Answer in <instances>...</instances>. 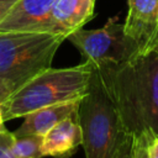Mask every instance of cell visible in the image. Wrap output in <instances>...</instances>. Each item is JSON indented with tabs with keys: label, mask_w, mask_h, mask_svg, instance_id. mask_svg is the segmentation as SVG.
Returning <instances> with one entry per match:
<instances>
[{
	"label": "cell",
	"mask_w": 158,
	"mask_h": 158,
	"mask_svg": "<svg viewBox=\"0 0 158 158\" xmlns=\"http://www.w3.org/2000/svg\"><path fill=\"white\" fill-rule=\"evenodd\" d=\"M98 68L128 135L158 137V48L121 64Z\"/></svg>",
	"instance_id": "6da1fadb"
},
{
	"label": "cell",
	"mask_w": 158,
	"mask_h": 158,
	"mask_svg": "<svg viewBox=\"0 0 158 158\" xmlns=\"http://www.w3.org/2000/svg\"><path fill=\"white\" fill-rule=\"evenodd\" d=\"M78 121L85 158H115L128 136L101 72L93 67L89 88L80 99Z\"/></svg>",
	"instance_id": "7a4b0ae2"
},
{
	"label": "cell",
	"mask_w": 158,
	"mask_h": 158,
	"mask_svg": "<svg viewBox=\"0 0 158 158\" xmlns=\"http://www.w3.org/2000/svg\"><path fill=\"white\" fill-rule=\"evenodd\" d=\"M91 73L89 62L67 68H47L0 104L4 121L23 117L44 106L81 99L89 88Z\"/></svg>",
	"instance_id": "3957f363"
},
{
	"label": "cell",
	"mask_w": 158,
	"mask_h": 158,
	"mask_svg": "<svg viewBox=\"0 0 158 158\" xmlns=\"http://www.w3.org/2000/svg\"><path fill=\"white\" fill-rule=\"evenodd\" d=\"M67 40L48 32H0V104L38 73L52 67Z\"/></svg>",
	"instance_id": "277c9868"
},
{
	"label": "cell",
	"mask_w": 158,
	"mask_h": 158,
	"mask_svg": "<svg viewBox=\"0 0 158 158\" xmlns=\"http://www.w3.org/2000/svg\"><path fill=\"white\" fill-rule=\"evenodd\" d=\"M67 40L80 52L83 62L91 65L121 64L138 56L137 46L125 35L123 23L116 16L96 30L79 28Z\"/></svg>",
	"instance_id": "5b68a950"
},
{
	"label": "cell",
	"mask_w": 158,
	"mask_h": 158,
	"mask_svg": "<svg viewBox=\"0 0 158 158\" xmlns=\"http://www.w3.org/2000/svg\"><path fill=\"white\" fill-rule=\"evenodd\" d=\"M56 0H17L0 22V32H48Z\"/></svg>",
	"instance_id": "8992f818"
},
{
	"label": "cell",
	"mask_w": 158,
	"mask_h": 158,
	"mask_svg": "<svg viewBox=\"0 0 158 158\" xmlns=\"http://www.w3.org/2000/svg\"><path fill=\"white\" fill-rule=\"evenodd\" d=\"M127 6L123 31L142 54L158 28V0H127Z\"/></svg>",
	"instance_id": "52a82bcc"
},
{
	"label": "cell",
	"mask_w": 158,
	"mask_h": 158,
	"mask_svg": "<svg viewBox=\"0 0 158 158\" xmlns=\"http://www.w3.org/2000/svg\"><path fill=\"white\" fill-rule=\"evenodd\" d=\"M96 0H56L49 15V33L69 36L95 16Z\"/></svg>",
	"instance_id": "ba28073f"
},
{
	"label": "cell",
	"mask_w": 158,
	"mask_h": 158,
	"mask_svg": "<svg viewBox=\"0 0 158 158\" xmlns=\"http://www.w3.org/2000/svg\"><path fill=\"white\" fill-rule=\"evenodd\" d=\"M81 142V128L77 115L60 121L42 137L41 152L43 157L69 158Z\"/></svg>",
	"instance_id": "9c48e42d"
},
{
	"label": "cell",
	"mask_w": 158,
	"mask_h": 158,
	"mask_svg": "<svg viewBox=\"0 0 158 158\" xmlns=\"http://www.w3.org/2000/svg\"><path fill=\"white\" fill-rule=\"evenodd\" d=\"M79 100L59 102L49 106L41 107L35 110L26 116H23L22 123L17 130L12 131L14 136H25V135H37L44 136L52 127H54L60 121L77 116L79 109Z\"/></svg>",
	"instance_id": "30bf717a"
},
{
	"label": "cell",
	"mask_w": 158,
	"mask_h": 158,
	"mask_svg": "<svg viewBox=\"0 0 158 158\" xmlns=\"http://www.w3.org/2000/svg\"><path fill=\"white\" fill-rule=\"evenodd\" d=\"M42 137L37 135L14 136L12 151L16 158H42Z\"/></svg>",
	"instance_id": "8fae6325"
},
{
	"label": "cell",
	"mask_w": 158,
	"mask_h": 158,
	"mask_svg": "<svg viewBox=\"0 0 158 158\" xmlns=\"http://www.w3.org/2000/svg\"><path fill=\"white\" fill-rule=\"evenodd\" d=\"M12 132L5 130L0 132V158H16L12 151Z\"/></svg>",
	"instance_id": "7c38bea8"
},
{
	"label": "cell",
	"mask_w": 158,
	"mask_h": 158,
	"mask_svg": "<svg viewBox=\"0 0 158 158\" xmlns=\"http://www.w3.org/2000/svg\"><path fill=\"white\" fill-rule=\"evenodd\" d=\"M132 158H148L147 157V141L146 137H135L132 142Z\"/></svg>",
	"instance_id": "4fadbf2b"
},
{
	"label": "cell",
	"mask_w": 158,
	"mask_h": 158,
	"mask_svg": "<svg viewBox=\"0 0 158 158\" xmlns=\"http://www.w3.org/2000/svg\"><path fill=\"white\" fill-rule=\"evenodd\" d=\"M132 142H133V137L128 135L122 141L115 158H132Z\"/></svg>",
	"instance_id": "5bb4252c"
},
{
	"label": "cell",
	"mask_w": 158,
	"mask_h": 158,
	"mask_svg": "<svg viewBox=\"0 0 158 158\" xmlns=\"http://www.w3.org/2000/svg\"><path fill=\"white\" fill-rule=\"evenodd\" d=\"M146 141H147V157L158 158V137L149 136L146 137Z\"/></svg>",
	"instance_id": "9a60e30c"
},
{
	"label": "cell",
	"mask_w": 158,
	"mask_h": 158,
	"mask_svg": "<svg viewBox=\"0 0 158 158\" xmlns=\"http://www.w3.org/2000/svg\"><path fill=\"white\" fill-rule=\"evenodd\" d=\"M17 0H0V22Z\"/></svg>",
	"instance_id": "2e32d148"
},
{
	"label": "cell",
	"mask_w": 158,
	"mask_h": 158,
	"mask_svg": "<svg viewBox=\"0 0 158 158\" xmlns=\"http://www.w3.org/2000/svg\"><path fill=\"white\" fill-rule=\"evenodd\" d=\"M156 48H158V28H157V32H156L154 37L152 38L151 43L148 44V47L146 48V51H144L143 53H146V52H148V51H152V49H156ZM143 53H142V54H143Z\"/></svg>",
	"instance_id": "e0dca14e"
},
{
	"label": "cell",
	"mask_w": 158,
	"mask_h": 158,
	"mask_svg": "<svg viewBox=\"0 0 158 158\" xmlns=\"http://www.w3.org/2000/svg\"><path fill=\"white\" fill-rule=\"evenodd\" d=\"M5 121H4V117H2V112H1V107H0V132H2V131H5L6 128H5Z\"/></svg>",
	"instance_id": "ac0fdd59"
}]
</instances>
